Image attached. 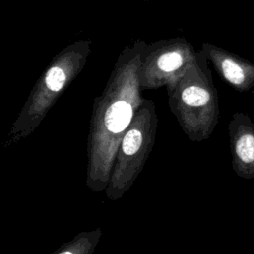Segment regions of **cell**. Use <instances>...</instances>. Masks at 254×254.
Masks as SVG:
<instances>
[{"label": "cell", "mask_w": 254, "mask_h": 254, "mask_svg": "<svg viewBox=\"0 0 254 254\" xmlns=\"http://www.w3.org/2000/svg\"><path fill=\"white\" fill-rule=\"evenodd\" d=\"M146 43L135 41L120 53L101 94L95 97L86 145V187L105 190L119 144L143 103L139 81Z\"/></svg>", "instance_id": "obj_1"}, {"label": "cell", "mask_w": 254, "mask_h": 254, "mask_svg": "<svg viewBox=\"0 0 254 254\" xmlns=\"http://www.w3.org/2000/svg\"><path fill=\"white\" fill-rule=\"evenodd\" d=\"M90 53L91 41L77 40L54 56L14 121L6 146L17 144L40 126L59 97L80 73Z\"/></svg>", "instance_id": "obj_2"}, {"label": "cell", "mask_w": 254, "mask_h": 254, "mask_svg": "<svg viewBox=\"0 0 254 254\" xmlns=\"http://www.w3.org/2000/svg\"><path fill=\"white\" fill-rule=\"evenodd\" d=\"M207 62L199 51L198 61L166 85L170 110L193 142L208 139L219 118L218 93Z\"/></svg>", "instance_id": "obj_3"}, {"label": "cell", "mask_w": 254, "mask_h": 254, "mask_svg": "<svg viewBox=\"0 0 254 254\" xmlns=\"http://www.w3.org/2000/svg\"><path fill=\"white\" fill-rule=\"evenodd\" d=\"M157 127L155 104L150 99H144L119 144L109 183L104 190L110 200L120 199L143 171L153 150Z\"/></svg>", "instance_id": "obj_4"}, {"label": "cell", "mask_w": 254, "mask_h": 254, "mask_svg": "<svg viewBox=\"0 0 254 254\" xmlns=\"http://www.w3.org/2000/svg\"><path fill=\"white\" fill-rule=\"evenodd\" d=\"M199 52L185 38L177 37L146 44L141 58L139 81L142 90L166 86L198 61Z\"/></svg>", "instance_id": "obj_5"}, {"label": "cell", "mask_w": 254, "mask_h": 254, "mask_svg": "<svg viewBox=\"0 0 254 254\" xmlns=\"http://www.w3.org/2000/svg\"><path fill=\"white\" fill-rule=\"evenodd\" d=\"M200 51L219 76L232 88L246 92L254 87V64L213 44L203 43Z\"/></svg>", "instance_id": "obj_6"}, {"label": "cell", "mask_w": 254, "mask_h": 254, "mask_svg": "<svg viewBox=\"0 0 254 254\" xmlns=\"http://www.w3.org/2000/svg\"><path fill=\"white\" fill-rule=\"evenodd\" d=\"M232 169L241 179H254V123L243 112H235L228 124Z\"/></svg>", "instance_id": "obj_7"}, {"label": "cell", "mask_w": 254, "mask_h": 254, "mask_svg": "<svg viewBox=\"0 0 254 254\" xmlns=\"http://www.w3.org/2000/svg\"><path fill=\"white\" fill-rule=\"evenodd\" d=\"M101 236L102 230L100 228L82 231L61 245L53 254H93Z\"/></svg>", "instance_id": "obj_8"}, {"label": "cell", "mask_w": 254, "mask_h": 254, "mask_svg": "<svg viewBox=\"0 0 254 254\" xmlns=\"http://www.w3.org/2000/svg\"><path fill=\"white\" fill-rule=\"evenodd\" d=\"M142 1H144V2H148V1H151V0H142Z\"/></svg>", "instance_id": "obj_9"}]
</instances>
